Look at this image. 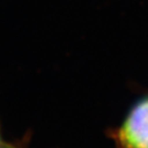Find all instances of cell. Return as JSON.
Listing matches in <instances>:
<instances>
[{
    "mask_svg": "<svg viewBox=\"0 0 148 148\" xmlns=\"http://www.w3.org/2000/svg\"><path fill=\"white\" fill-rule=\"evenodd\" d=\"M116 139L122 148H148V97L127 114Z\"/></svg>",
    "mask_w": 148,
    "mask_h": 148,
    "instance_id": "1",
    "label": "cell"
},
{
    "mask_svg": "<svg viewBox=\"0 0 148 148\" xmlns=\"http://www.w3.org/2000/svg\"><path fill=\"white\" fill-rule=\"evenodd\" d=\"M0 148H11V147H9L8 145H5V144H0Z\"/></svg>",
    "mask_w": 148,
    "mask_h": 148,
    "instance_id": "2",
    "label": "cell"
}]
</instances>
